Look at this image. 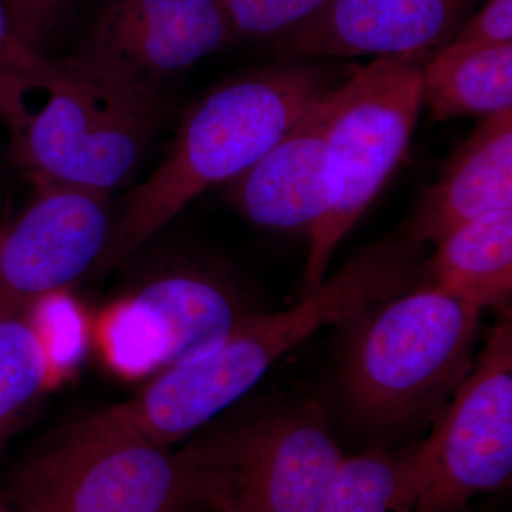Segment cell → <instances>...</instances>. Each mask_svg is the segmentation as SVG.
<instances>
[{"instance_id": "6da1fadb", "label": "cell", "mask_w": 512, "mask_h": 512, "mask_svg": "<svg viewBox=\"0 0 512 512\" xmlns=\"http://www.w3.org/2000/svg\"><path fill=\"white\" fill-rule=\"evenodd\" d=\"M336 83L335 70L322 60L278 59L205 94L114 217L97 271L130 258L202 192L247 173Z\"/></svg>"}, {"instance_id": "7a4b0ae2", "label": "cell", "mask_w": 512, "mask_h": 512, "mask_svg": "<svg viewBox=\"0 0 512 512\" xmlns=\"http://www.w3.org/2000/svg\"><path fill=\"white\" fill-rule=\"evenodd\" d=\"M22 89L40 103H19L3 120L13 160L33 183L111 194L137 174L163 124V96L100 79L70 56L45 57Z\"/></svg>"}, {"instance_id": "3957f363", "label": "cell", "mask_w": 512, "mask_h": 512, "mask_svg": "<svg viewBox=\"0 0 512 512\" xmlns=\"http://www.w3.org/2000/svg\"><path fill=\"white\" fill-rule=\"evenodd\" d=\"M481 309L420 285L349 322L342 387L377 429L424 419L473 369Z\"/></svg>"}, {"instance_id": "277c9868", "label": "cell", "mask_w": 512, "mask_h": 512, "mask_svg": "<svg viewBox=\"0 0 512 512\" xmlns=\"http://www.w3.org/2000/svg\"><path fill=\"white\" fill-rule=\"evenodd\" d=\"M0 500L16 512H185L207 507L180 451L148 439L111 407L39 444Z\"/></svg>"}, {"instance_id": "5b68a950", "label": "cell", "mask_w": 512, "mask_h": 512, "mask_svg": "<svg viewBox=\"0 0 512 512\" xmlns=\"http://www.w3.org/2000/svg\"><path fill=\"white\" fill-rule=\"evenodd\" d=\"M180 454L204 504L221 512H318L345 457L311 399L225 421Z\"/></svg>"}, {"instance_id": "8992f818", "label": "cell", "mask_w": 512, "mask_h": 512, "mask_svg": "<svg viewBox=\"0 0 512 512\" xmlns=\"http://www.w3.org/2000/svg\"><path fill=\"white\" fill-rule=\"evenodd\" d=\"M433 53L379 57L353 66L316 101L340 183L328 217L309 231L306 288L325 279L333 252L406 154L421 104L424 63Z\"/></svg>"}, {"instance_id": "52a82bcc", "label": "cell", "mask_w": 512, "mask_h": 512, "mask_svg": "<svg viewBox=\"0 0 512 512\" xmlns=\"http://www.w3.org/2000/svg\"><path fill=\"white\" fill-rule=\"evenodd\" d=\"M413 512H461L512 473V319L491 330L429 439L410 450Z\"/></svg>"}, {"instance_id": "ba28073f", "label": "cell", "mask_w": 512, "mask_h": 512, "mask_svg": "<svg viewBox=\"0 0 512 512\" xmlns=\"http://www.w3.org/2000/svg\"><path fill=\"white\" fill-rule=\"evenodd\" d=\"M221 269L177 261L147 276L107 323V352L128 375L184 365L220 348L248 315Z\"/></svg>"}, {"instance_id": "9c48e42d", "label": "cell", "mask_w": 512, "mask_h": 512, "mask_svg": "<svg viewBox=\"0 0 512 512\" xmlns=\"http://www.w3.org/2000/svg\"><path fill=\"white\" fill-rule=\"evenodd\" d=\"M232 42L221 0H101L70 57L107 82L163 96L165 84Z\"/></svg>"}, {"instance_id": "30bf717a", "label": "cell", "mask_w": 512, "mask_h": 512, "mask_svg": "<svg viewBox=\"0 0 512 512\" xmlns=\"http://www.w3.org/2000/svg\"><path fill=\"white\" fill-rule=\"evenodd\" d=\"M32 200L0 227V316L72 285L99 264L113 228L106 192L35 183Z\"/></svg>"}, {"instance_id": "8fae6325", "label": "cell", "mask_w": 512, "mask_h": 512, "mask_svg": "<svg viewBox=\"0 0 512 512\" xmlns=\"http://www.w3.org/2000/svg\"><path fill=\"white\" fill-rule=\"evenodd\" d=\"M476 0H329L274 40L281 60L423 55L446 43Z\"/></svg>"}, {"instance_id": "7c38bea8", "label": "cell", "mask_w": 512, "mask_h": 512, "mask_svg": "<svg viewBox=\"0 0 512 512\" xmlns=\"http://www.w3.org/2000/svg\"><path fill=\"white\" fill-rule=\"evenodd\" d=\"M315 104L254 167L229 184L232 201L256 225L309 232L339 202V177Z\"/></svg>"}, {"instance_id": "4fadbf2b", "label": "cell", "mask_w": 512, "mask_h": 512, "mask_svg": "<svg viewBox=\"0 0 512 512\" xmlns=\"http://www.w3.org/2000/svg\"><path fill=\"white\" fill-rule=\"evenodd\" d=\"M512 210V110L487 117L454 151L421 201L410 235L436 245L454 229Z\"/></svg>"}, {"instance_id": "5bb4252c", "label": "cell", "mask_w": 512, "mask_h": 512, "mask_svg": "<svg viewBox=\"0 0 512 512\" xmlns=\"http://www.w3.org/2000/svg\"><path fill=\"white\" fill-rule=\"evenodd\" d=\"M424 286L478 309L512 292V210L491 212L454 229L423 265Z\"/></svg>"}, {"instance_id": "9a60e30c", "label": "cell", "mask_w": 512, "mask_h": 512, "mask_svg": "<svg viewBox=\"0 0 512 512\" xmlns=\"http://www.w3.org/2000/svg\"><path fill=\"white\" fill-rule=\"evenodd\" d=\"M421 83L423 101L437 121L487 119L512 110V43L450 42L424 63Z\"/></svg>"}, {"instance_id": "2e32d148", "label": "cell", "mask_w": 512, "mask_h": 512, "mask_svg": "<svg viewBox=\"0 0 512 512\" xmlns=\"http://www.w3.org/2000/svg\"><path fill=\"white\" fill-rule=\"evenodd\" d=\"M410 450L343 457L318 512H413Z\"/></svg>"}, {"instance_id": "e0dca14e", "label": "cell", "mask_w": 512, "mask_h": 512, "mask_svg": "<svg viewBox=\"0 0 512 512\" xmlns=\"http://www.w3.org/2000/svg\"><path fill=\"white\" fill-rule=\"evenodd\" d=\"M52 372L49 345L37 323L25 313L0 316V454Z\"/></svg>"}, {"instance_id": "ac0fdd59", "label": "cell", "mask_w": 512, "mask_h": 512, "mask_svg": "<svg viewBox=\"0 0 512 512\" xmlns=\"http://www.w3.org/2000/svg\"><path fill=\"white\" fill-rule=\"evenodd\" d=\"M329 0H221L235 42L278 39L319 12Z\"/></svg>"}, {"instance_id": "d6986e66", "label": "cell", "mask_w": 512, "mask_h": 512, "mask_svg": "<svg viewBox=\"0 0 512 512\" xmlns=\"http://www.w3.org/2000/svg\"><path fill=\"white\" fill-rule=\"evenodd\" d=\"M45 57L20 40L8 6L0 0V109L18 94Z\"/></svg>"}, {"instance_id": "ffe728a7", "label": "cell", "mask_w": 512, "mask_h": 512, "mask_svg": "<svg viewBox=\"0 0 512 512\" xmlns=\"http://www.w3.org/2000/svg\"><path fill=\"white\" fill-rule=\"evenodd\" d=\"M70 0H8L10 18L16 33L29 49L40 53Z\"/></svg>"}, {"instance_id": "44dd1931", "label": "cell", "mask_w": 512, "mask_h": 512, "mask_svg": "<svg viewBox=\"0 0 512 512\" xmlns=\"http://www.w3.org/2000/svg\"><path fill=\"white\" fill-rule=\"evenodd\" d=\"M451 42L471 45H511L512 0H487Z\"/></svg>"}, {"instance_id": "7402d4cb", "label": "cell", "mask_w": 512, "mask_h": 512, "mask_svg": "<svg viewBox=\"0 0 512 512\" xmlns=\"http://www.w3.org/2000/svg\"><path fill=\"white\" fill-rule=\"evenodd\" d=\"M185 512H221V511L215 510V508H210V507H195V508H191V510H188Z\"/></svg>"}, {"instance_id": "603a6c76", "label": "cell", "mask_w": 512, "mask_h": 512, "mask_svg": "<svg viewBox=\"0 0 512 512\" xmlns=\"http://www.w3.org/2000/svg\"><path fill=\"white\" fill-rule=\"evenodd\" d=\"M0 512H16L12 508L8 507L2 500H0Z\"/></svg>"}, {"instance_id": "cb8c5ba5", "label": "cell", "mask_w": 512, "mask_h": 512, "mask_svg": "<svg viewBox=\"0 0 512 512\" xmlns=\"http://www.w3.org/2000/svg\"><path fill=\"white\" fill-rule=\"evenodd\" d=\"M5 2H6V6H8V0H5Z\"/></svg>"}]
</instances>
